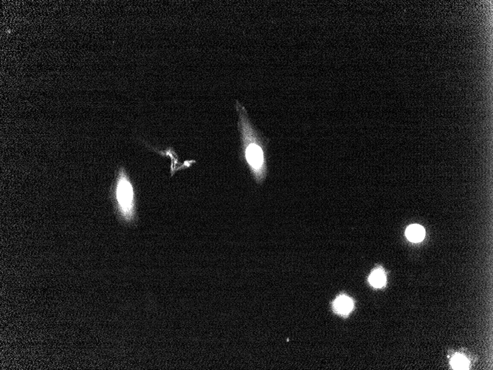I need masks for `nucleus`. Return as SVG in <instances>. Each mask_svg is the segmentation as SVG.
Instances as JSON below:
<instances>
[{
	"instance_id": "nucleus-4",
	"label": "nucleus",
	"mask_w": 493,
	"mask_h": 370,
	"mask_svg": "<svg viewBox=\"0 0 493 370\" xmlns=\"http://www.w3.org/2000/svg\"><path fill=\"white\" fill-rule=\"evenodd\" d=\"M425 230L420 225H411L406 230V237L409 241L412 243H420L424 240Z\"/></svg>"
},
{
	"instance_id": "nucleus-6",
	"label": "nucleus",
	"mask_w": 493,
	"mask_h": 370,
	"mask_svg": "<svg viewBox=\"0 0 493 370\" xmlns=\"http://www.w3.org/2000/svg\"><path fill=\"white\" fill-rule=\"evenodd\" d=\"M452 366L457 370H467L468 368V361L462 355H457L451 361Z\"/></svg>"
},
{
	"instance_id": "nucleus-3",
	"label": "nucleus",
	"mask_w": 493,
	"mask_h": 370,
	"mask_svg": "<svg viewBox=\"0 0 493 370\" xmlns=\"http://www.w3.org/2000/svg\"><path fill=\"white\" fill-rule=\"evenodd\" d=\"M333 307H334L335 311L337 314L346 316L352 310L354 303L349 297L343 295L337 297V300L335 301Z\"/></svg>"
},
{
	"instance_id": "nucleus-1",
	"label": "nucleus",
	"mask_w": 493,
	"mask_h": 370,
	"mask_svg": "<svg viewBox=\"0 0 493 370\" xmlns=\"http://www.w3.org/2000/svg\"><path fill=\"white\" fill-rule=\"evenodd\" d=\"M238 115V130L240 135V158L250 169L258 184L263 183L267 175L266 145L269 140L255 128L247 111L239 101L235 104Z\"/></svg>"
},
{
	"instance_id": "nucleus-5",
	"label": "nucleus",
	"mask_w": 493,
	"mask_h": 370,
	"mask_svg": "<svg viewBox=\"0 0 493 370\" xmlns=\"http://www.w3.org/2000/svg\"><path fill=\"white\" fill-rule=\"evenodd\" d=\"M369 282L374 287H383L386 284V277L384 271L382 269H376L371 273L369 277Z\"/></svg>"
},
{
	"instance_id": "nucleus-2",
	"label": "nucleus",
	"mask_w": 493,
	"mask_h": 370,
	"mask_svg": "<svg viewBox=\"0 0 493 370\" xmlns=\"http://www.w3.org/2000/svg\"><path fill=\"white\" fill-rule=\"evenodd\" d=\"M109 197L119 221L126 225L135 224L138 220L136 194L130 176L123 166L115 169Z\"/></svg>"
}]
</instances>
